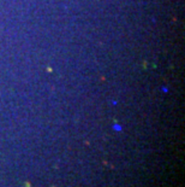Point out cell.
Segmentation results:
<instances>
[{
  "label": "cell",
  "mask_w": 185,
  "mask_h": 187,
  "mask_svg": "<svg viewBox=\"0 0 185 187\" xmlns=\"http://www.w3.org/2000/svg\"><path fill=\"white\" fill-rule=\"evenodd\" d=\"M25 187H30V183H25Z\"/></svg>",
  "instance_id": "cell-1"
}]
</instances>
